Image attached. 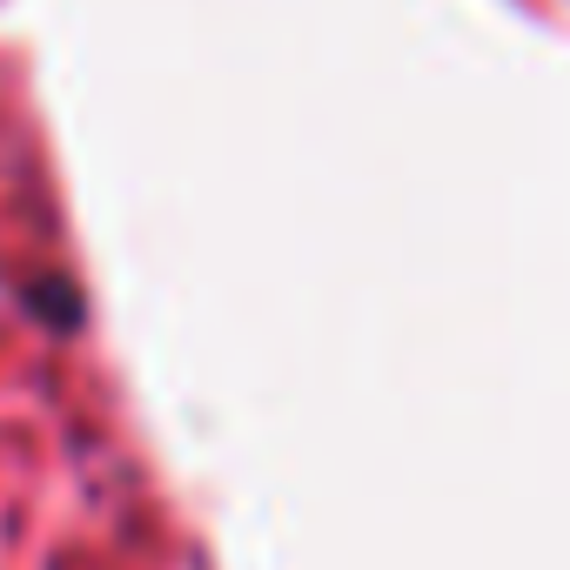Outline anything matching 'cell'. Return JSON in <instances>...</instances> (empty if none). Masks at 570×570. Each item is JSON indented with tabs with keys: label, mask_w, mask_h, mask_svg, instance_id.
I'll use <instances>...</instances> for the list:
<instances>
[{
	"label": "cell",
	"mask_w": 570,
	"mask_h": 570,
	"mask_svg": "<svg viewBox=\"0 0 570 570\" xmlns=\"http://www.w3.org/2000/svg\"><path fill=\"white\" fill-rule=\"evenodd\" d=\"M28 309L48 323V330H81V289L68 275H41V282H28Z\"/></svg>",
	"instance_id": "cell-1"
}]
</instances>
